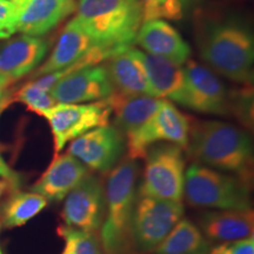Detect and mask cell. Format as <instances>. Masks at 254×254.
<instances>
[{
  "instance_id": "34",
  "label": "cell",
  "mask_w": 254,
  "mask_h": 254,
  "mask_svg": "<svg viewBox=\"0 0 254 254\" xmlns=\"http://www.w3.org/2000/svg\"><path fill=\"white\" fill-rule=\"evenodd\" d=\"M62 254H71V250H69V246L67 245V244L65 245V249H64Z\"/></svg>"
},
{
  "instance_id": "4",
  "label": "cell",
  "mask_w": 254,
  "mask_h": 254,
  "mask_svg": "<svg viewBox=\"0 0 254 254\" xmlns=\"http://www.w3.org/2000/svg\"><path fill=\"white\" fill-rule=\"evenodd\" d=\"M138 165L125 159L111 171L106 187L104 221L101 225V245L107 253L114 254L122 247L136 202Z\"/></svg>"
},
{
  "instance_id": "1",
  "label": "cell",
  "mask_w": 254,
  "mask_h": 254,
  "mask_svg": "<svg viewBox=\"0 0 254 254\" xmlns=\"http://www.w3.org/2000/svg\"><path fill=\"white\" fill-rule=\"evenodd\" d=\"M196 163L233 173L249 183L253 144L249 133L232 124L207 120L190 126L187 147Z\"/></svg>"
},
{
  "instance_id": "19",
  "label": "cell",
  "mask_w": 254,
  "mask_h": 254,
  "mask_svg": "<svg viewBox=\"0 0 254 254\" xmlns=\"http://www.w3.org/2000/svg\"><path fill=\"white\" fill-rule=\"evenodd\" d=\"M135 56L144 66L152 95L158 99L176 101L183 105L185 92L184 67L160 57L134 49Z\"/></svg>"
},
{
  "instance_id": "24",
  "label": "cell",
  "mask_w": 254,
  "mask_h": 254,
  "mask_svg": "<svg viewBox=\"0 0 254 254\" xmlns=\"http://www.w3.org/2000/svg\"><path fill=\"white\" fill-rule=\"evenodd\" d=\"M47 200L34 192H15L9 196L2 211V224L13 228L24 226L47 206Z\"/></svg>"
},
{
  "instance_id": "11",
  "label": "cell",
  "mask_w": 254,
  "mask_h": 254,
  "mask_svg": "<svg viewBox=\"0 0 254 254\" xmlns=\"http://www.w3.org/2000/svg\"><path fill=\"white\" fill-rule=\"evenodd\" d=\"M183 67L185 73L183 106L200 113L227 114L231 99L218 75L193 60H187Z\"/></svg>"
},
{
  "instance_id": "31",
  "label": "cell",
  "mask_w": 254,
  "mask_h": 254,
  "mask_svg": "<svg viewBox=\"0 0 254 254\" xmlns=\"http://www.w3.org/2000/svg\"><path fill=\"white\" fill-rule=\"evenodd\" d=\"M163 18L177 19L182 15V0H159Z\"/></svg>"
},
{
  "instance_id": "21",
  "label": "cell",
  "mask_w": 254,
  "mask_h": 254,
  "mask_svg": "<svg viewBox=\"0 0 254 254\" xmlns=\"http://www.w3.org/2000/svg\"><path fill=\"white\" fill-rule=\"evenodd\" d=\"M253 211L218 209L201 215L200 226L205 236L215 241H236L253 236Z\"/></svg>"
},
{
  "instance_id": "27",
  "label": "cell",
  "mask_w": 254,
  "mask_h": 254,
  "mask_svg": "<svg viewBox=\"0 0 254 254\" xmlns=\"http://www.w3.org/2000/svg\"><path fill=\"white\" fill-rule=\"evenodd\" d=\"M15 11L12 0H0V39L15 34Z\"/></svg>"
},
{
  "instance_id": "16",
  "label": "cell",
  "mask_w": 254,
  "mask_h": 254,
  "mask_svg": "<svg viewBox=\"0 0 254 254\" xmlns=\"http://www.w3.org/2000/svg\"><path fill=\"white\" fill-rule=\"evenodd\" d=\"M47 51L49 44L41 37L12 38L0 47V77L11 82L19 80L39 67Z\"/></svg>"
},
{
  "instance_id": "26",
  "label": "cell",
  "mask_w": 254,
  "mask_h": 254,
  "mask_svg": "<svg viewBox=\"0 0 254 254\" xmlns=\"http://www.w3.org/2000/svg\"><path fill=\"white\" fill-rule=\"evenodd\" d=\"M12 100L24 104L28 110L39 116H43L45 111L57 104L50 92L43 90L34 84V81L27 82L20 90L15 92Z\"/></svg>"
},
{
  "instance_id": "14",
  "label": "cell",
  "mask_w": 254,
  "mask_h": 254,
  "mask_svg": "<svg viewBox=\"0 0 254 254\" xmlns=\"http://www.w3.org/2000/svg\"><path fill=\"white\" fill-rule=\"evenodd\" d=\"M50 93L57 104H87L110 98L114 87L106 66L98 64L64 75Z\"/></svg>"
},
{
  "instance_id": "22",
  "label": "cell",
  "mask_w": 254,
  "mask_h": 254,
  "mask_svg": "<svg viewBox=\"0 0 254 254\" xmlns=\"http://www.w3.org/2000/svg\"><path fill=\"white\" fill-rule=\"evenodd\" d=\"M107 100L112 107L114 126L126 135L147 122L161 101L150 95H123L117 92Z\"/></svg>"
},
{
  "instance_id": "25",
  "label": "cell",
  "mask_w": 254,
  "mask_h": 254,
  "mask_svg": "<svg viewBox=\"0 0 254 254\" xmlns=\"http://www.w3.org/2000/svg\"><path fill=\"white\" fill-rule=\"evenodd\" d=\"M58 232L69 246L71 254H103L99 239L94 232L82 231L69 226H60Z\"/></svg>"
},
{
  "instance_id": "33",
  "label": "cell",
  "mask_w": 254,
  "mask_h": 254,
  "mask_svg": "<svg viewBox=\"0 0 254 254\" xmlns=\"http://www.w3.org/2000/svg\"><path fill=\"white\" fill-rule=\"evenodd\" d=\"M7 187H9V185L7 183L5 182V180L0 179V196H1L2 193H4V190L7 189Z\"/></svg>"
},
{
  "instance_id": "28",
  "label": "cell",
  "mask_w": 254,
  "mask_h": 254,
  "mask_svg": "<svg viewBox=\"0 0 254 254\" xmlns=\"http://www.w3.org/2000/svg\"><path fill=\"white\" fill-rule=\"evenodd\" d=\"M207 254H254V238H249L236 241H227L213 250H209Z\"/></svg>"
},
{
  "instance_id": "9",
  "label": "cell",
  "mask_w": 254,
  "mask_h": 254,
  "mask_svg": "<svg viewBox=\"0 0 254 254\" xmlns=\"http://www.w3.org/2000/svg\"><path fill=\"white\" fill-rule=\"evenodd\" d=\"M111 116L112 107L107 99L87 104H56L43 113L51 127L56 155L80 135L109 125Z\"/></svg>"
},
{
  "instance_id": "10",
  "label": "cell",
  "mask_w": 254,
  "mask_h": 254,
  "mask_svg": "<svg viewBox=\"0 0 254 254\" xmlns=\"http://www.w3.org/2000/svg\"><path fill=\"white\" fill-rule=\"evenodd\" d=\"M184 215L182 201L140 196L131 219L132 237L138 249L151 252L168 236Z\"/></svg>"
},
{
  "instance_id": "18",
  "label": "cell",
  "mask_w": 254,
  "mask_h": 254,
  "mask_svg": "<svg viewBox=\"0 0 254 254\" xmlns=\"http://www.w3.org/2000/svg\"><path fill=\"white\" fill-rule=\"evenodd\" d=\"M87 174V167L77 158L67 152L57 154L31 190L47 200L62 201Z\"/></svg>"
},
{
  "instance_id": "20",
  "label": "cell",
  "mask_w": 254,
  "mask_h": 254,
  "mask_svg": "<svg viewBox=\"0 0 254 254\" xmlns=\"http://www.w3.org/2000/svg\"><path fill=\"white\" fill-rule=\"evenodd\" d=\"M107 72L114 92L123 95H152L144 66L134 49L129 47L123 52L117 53L106 60Z\"/></svg>"
},
{
  "instance_id": "13",
  "label": "cell",
  "mask_w": 254,
  "mask_h": 254,
  "mask_svg": "<svg viewBox=\"0 0 254 254\" xmlns=\"http://www.w3.org/2000/svg\"><path fill=\"white\" fill-rule=\"evenodd\" d=\"M105 215V194L101 182L88 173L66 195L63 208L65 226L95 232L103 225Z\"/></svg>"
},
{
  "instance_id": "12",
  "label": "cell",
  "mask_w": 254,
  "mask_h": 254,
  "mask_svg": "<svg viewBox=\"0 0 254 254\" xmlns=\"http://www.w3.org/2000/svg\"><path fill=\"white\" fill-rule=\"evenodd\" d=\"M124 148L123 133L116 126L105 125L71 141L67 153L91 170L106 173L118 163Z\"/></svg>"
},
{
  "instance_id": "7",
  "label": "cell",
  "mask_w": 254,
  "mask_h": 254,
  "mask_svg": "<svg viewBox=\"0 0 254 254\" xmlns=\"http://www.w3.org/2000/svg\"><path fill=\"white\" fill-rule=\"evenodd\" d=\"M190 123L170 100L161 99L157 111L145 124L127 134V153L132 160L146 157L158 141H168L182 148L189 144Z\"/></svg>"
},
{
  "instance_id": "5",
  "label": "cell",
  "mask_w": 254,
  "mask_h": 254,
  "mask_svg": "<svg viewBox=\"0 0 254 254\" xmlns=\"http://www.w3.org/2000/svg\"><path fill=\"white\" fill-rule=\"evenodd\" d=\"M184 195L190 206L215 209H250L249 183L194 163L187 168Z\"/></svg>"
},
{
  "instance_id": "6",
  "label": "cell",
  "mask_w": 254,
  "mask_h": 254,
  "mask_svg": "<svg viewBox=\"0 0 254 254\" xmlns=\"http://www.w3.org/2000/svg\"><path fill=\"white\" fill-rule=\"evenodd\" d=\"M141 196L182 201L185 183V160L183 148L174 144L152 147L146 153Z\"/></svg>"
},
{
  "instance_id": "29",
  "label": "cell",
  "mask_w": 254,
  "mask_h": 254,
  "mask_svg": "<svg viewBox=\"0 0 254 254\" xmlns=\"http://www.w3.org/2000/svg\"><path fill=\"white\" fill-rule=\"evenodd\" d=\"M11 101L12 98L9 97L7 92H5V93L0 97V114H1L2 111L11 104ZM0 179L5 180V182L9 185V187H13V189H17L19 183H20V178H19L18 174L5 163L1 154H0Z\"/></svg>"
},
{
  "instance_id": "17",
  "label": "cell",
  "mask_w": 254,
  "mask_h": 254,
  "mask_svg": "<svg viewBox=\"0 0 254 254\" xmlns=\"http://www.w3.org/2000/svg\"><path fill=\"white\" fill-rule=\"evenodd\" d=\"M135 43L146 53L167 59L184 66L190 56V47L182 34L161 19L144 21L136 34Z\"/></svg>"
},
{
  "instance_id": "3",
  "label": "cell",
  "mask_w": 254,
  "mask_h": 254,
  "mask_svg": "<svg viewBox=\"0 0 254 254\" xmlns=\"http://www.w3.org/2000/svg\"><path fill=\"white\" fill-rule=\"evenodd\" d=\"M200 56L221 74L239 84L253 82L254 38L238 20H224L206 28L199 43Z\"/></svg>"
},
{
  "instance_id": "15",
  "label": "cell",
  "mask_w": 254,
  "mask_h": 254,
  "mask_svg": "<svg viewBox=\"0 0 254 254\" xmlns=\"http://www.w3.org/2000/svg\"><path fill=\"white\" fill-rule=\"evenodd\" d=\"M15 33L43 37L77 9V0H12Z\"/></svg>"
},
{
  "instance_id": "2",
  "label": "cell",
  "mask_w": 254,
  "mask_h": 254,
  "mask_svg": "<svg viewBox=\"0 0 254 254\" xmlns=\"http://www.w3.org/2000/svg\"><path fill=\"white\" fill-rule=\"evenodd\" d=\"M72 20L98 44L116 50L132 47L144 23L138 0H79Z\"/></svg>"
},
{
  "instance_id": "35",
  "label": "cell",
  "mask_w": 254,
  "mask_h": 254,
  "mask_svg": "<svg viewBox=\"0 0 254 254\" xmlns=\"http://www.w3.org/2000/svg\"><path fill=\"white\" fill-rule=\"evenodd\" d=\"M0 254H2V251H1V249H0Z\"/></svg>"
},
{
  "instance_id": "30",
  "label": "cell",
  "mask_w": 254,
  "mask_h": 254,
  "mask_svg": "<svg viewBox=\"0 0 254 254\" xmlns=\"http://www.w3.org/2000/svg\"><path fill=\"white\" fill-rule=\"evenodd\" d=\"M141 5L144 21L163 18L159 0H138Z\"/></svg>"
},
{
  "instance_id": "8",
  "label": "cell",
  "mask_w": 254,
  "mask_h": 254,
  "mask_svg": "<svg viewBox=\"0 0 254 254\" xmlns=\"http://www.w3.org/2000/svg\"><path fill=\"white\" fill-rule=\"evenodd\" d=\"M123 51L125 50L107 49L100 45L93 38L85 33L74 21L69 20L64 27L49 58L34 72V78L71 66L79 69L86 66L98 65Z\"/></svg>"
},
{
  "instance_id": "32",
  "label": "cell",
  "mask_w": 254,
  "mask_h": 254,
  "mask_svg": "<svg viewBox=\"0 0 254 254\" xmlns=\"http://www.w3.org/2000/svg\"><path fill=\"white\" fill-rule=\"evenodd\" d=\"M11 84H12V82L9 81V80H7V79L0 77V97H1V95L5 93L6 90H7V87Z\"/></svg>"
},
{
  "instance_id": "23",
  "label": "cell",
  "mask_w": 254,
  "mask_h": 254,
  "mask_svg": "<svg viewBox=\"0 0 254 254\" xmlns=\"http://www.w3.org/2000/svg\"><path fill=\"white\" fill-rule=\"evenodd\" d=\"M209 243L189 219H180L168 236L153 250L155 254H207Z\"/></svg>"
}]
</instances>
